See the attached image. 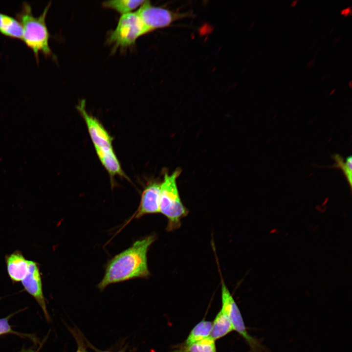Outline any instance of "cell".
Here are the masks:
<instances>
[{"mask_svg": "<svg viewBox=\"0 0 352 352\" xmlns=\"http://www.w3.org/2000/svg\"><path fill=\"white\" fill-rule=\"evenodd\" d=\"M156 239L151 234L138 240L128 248L115 255L107 263L104 275L98 285L103 290L110 285L150 275L147 253Z\"/></svg>", "mask_w": 352, "mask_h": 352, "instance_id": "6da1fadb", "label": "cell"}, {"mask_svg": "<svg viewBox=\"0 0 352 352\" xmlns=\"http://www.w3.org/2000/svg\"><path fill=\"white\" fill-rule=\"evenodd\" d=\"M51 5L49 2L42 13L35 17L30 4L23 1L21 10L16 14L23 29L22 41L33 51L37 63H39V53H42L46 57L53 56L49 45L50 34L47 29L45 19Z\"/></svg>", "mask_w": 352, "mask_h": 352, "instance_id": "7a4b0ae2", "label": "cell"}, {"mask_svg": "<svg viewBox=\"0 0 352 352\" xmlns=\"http://www.w3.org/2000/svg\"><path fill=\"white\" fill-rule=\"evenodd\" d=\"M181 173L180 168H176L171 174L165 172L160 182L159 213L167 219L166 229L168 232L178 229L181 220L189 214L188 209L181 200L177 184Z\"/></svg>", "mask_w": 352, "mask_h": 352, "instance_id": "3957f363", "label": "cell"}, {"mask_svg": "<svg viewBox=\"0 0 352 352\" xmlns=\"http://www.w3.org/2000/svg\"><path fill=\"white\" fill-rule=\"evenodd\" d=\"M148 33L137 13L131 12L121 16L115 29L110 32L107 42L112 45L114 52L118 48L133 46L138 38Z\"/></svg>", "mask_w": 352, "mask_h": 352, "instance_id": "277c9868", "label": "cell"}, {"mask_svg": "<svg viewBox=\"0 0 352 352\" xmlns=\"http://www.w3.org/2000/svg\"><path fill=\"white\" fill-rule=\"evenodd\" d=\"M220 274L221 280V308L228 314L233 330L236 331L245 339L250 347V352H266V349L261 342L251 336L247 332L240 309L226 286L220 272Z\"/></svg>", "mask_w": 352, "mask_h": 352, "instance_id": "5b68a950", "label": "cell"}, {"mask_svg": "<svg viewBox=\"0 0 352 352\" xmlns=\"http://www.w3.org/2000/svg\"><path fill=\"white\" fill-rule=\"evenodd\" d=\"M136 12L149 32L167 27L176 20L188 15V13L176 12L165 8L152 5L148 0H145Z\"/></svg>", "mask_w": 352, "mask_h": 352, "instance_id": "8992f818", "label": "cell"}, {"mask_svg": "<svg viewBox=\"0 0 352 352\" xmlns=\"http://www.w3.org/2000/svg\"><path fill=\"white\" fill-rule=\"evenodd\" d=\"M76 109L86 123L95 152L114 150L112 146L113 138L101 122L87 111L84 99L79 101Z\"/></svg>", "mask_w": 352, "mask_h": 352, "instance_id": "52a82bcc", "label": "cell"}, {"mask_svg": "<svg viewBox=\"0 0 352 352\" xmlns=\"http://www.w3.org/2000/svg\"><path fill=\"white\" fill-rule=\"evenodd\" d=\"M160 182L158 180H149L141 195L138 207L134 214V219L152 214L159 213Z\"/></svg>", "mask_w": 352, "mask_h": 352, "instance_id": "ba28073f", "label": "cell"}, {"mask_svg": "<svg viewBox=\"0 0 352 352\" xmlns=\"http://www.w3.org/2000/svg\"><path fill=\"white\" fill-rule=\"evenodd\" d=\"M21 282L24 289L36 300L45 317L49 320V317L43 292L39 266L36 262L29 261L28 271Z\"/></svg>", "mask_w": 352, "mask_h": 352, "instance_id": "9c48e42d", "label": "cell"}, {"mask_svg": "<svg viewBox=\"0 0 352 352\" xmlns=\"http://www.w3.org/2000/svg\"><path fill=\"white\" fill-rule=\"evenodd\" d=\"M8 274L13 282H21L27 274L29 261L17 250L5 257Z\"/></svg>", "mask_w": 352, "mask_h": 352, "instance_id": "30bf717a", "label": "cell"}, {"mask_svg": "<svg viewBox=\"0 0 352 352\" xmlns=\"http://www.w3.org/2000/svg\"><path fill=\"white\" fill-rule=\"evenodd\" d=\"M95 152L101 164L110 176V184L112 186H114L115 176H119L130 180L123 170L114 150Z\"/></svg>", "mask_w": 352, "mask_h": 352, "instance_id": "8fae6325", "label": "cell"}, {"mask_svg": "<svg viewBox=\"0 0 352 352\" xmlns=\"http://www.w3.org/2000/svg\"><path fill=\"white\" fill-rule=\"evenodd\" d=\"M0 33L15 39L22 40L23 29L18 20L0 13Z\"/></svg>", "mask_w": 352, "mask_h": 352, "instance_id": "7c38bea8", "label": "cell"}, {"mask_svg": "<svg viewBox=\"0 0 352 352\" xmlns=\"http://www.w3.org/2000/svg\"><path fill=\"white\" fill-rule=\"evenodd\" d=\"M233 330L228 314L223 308H221L212 323L209 337L215 341L225 336Z\"/></svg>", "mask_w": 352, "mask_h": 352, "instance_id": "4fadbf2b", "label": "cell"}, {"mask_svg": "<svg viewBox=\"0 0 352 352\" xmlns=\"http://www.w3.org/2000/svg\"><path fill=\"white\" fill-rule=\"evenodd\" d=\"M212 326V322L202 320L197 324L192 330L186 339L182 348L199 341L209 336Z\"/></svg>", "mask_w": 352, "mask_h": 352, "instance_id": "5bb4252c", "label": "cell"}, {"mask_svg": "<svg viewBox=\"0 0 352 352\" xmlns=\"http://www.w3.org/2000/svg\"><path fill=\"white\" fill-rule=\"evenodd\" d=\"M145 1L143 0H112L104 1L102 6L105 8L113 9L122 15L131 13Z\"/></svg>", "mask_w": 352, "mask_h": 352, "instance_id": "9a60e30c", "label": "cell"}, {"mask_svg": "<svg viewBox=\"0 0 352 352\" xmlns=\"http://www.w3.org/2000/svg\"><path fill=\"white\" fill-rule=\"evenodd\" d=\"M335 164L329 167L339 168L343 172L344 176L350 185L351 190L352 186V156L350 155L344 160L343 157L339 154H335L332 155Z\"/></svg>", "mask_w": 352, "mask_h": 352, "instance_id": "2e32d148", "label": "cell"}, {"mask_svg": "<svg viewBox=\"0 0 352 352\" xmlns=\"http://www.w3.org/2000/svg\"><path fill=\"white\" fill-rule=\"evenodd\" d=\"M177 352H216L215 341L209 336Z\"/></svg>", "mask_w": 352, "mask_h": 352, "instance_id": "e0dca14e", "label": "cell"}, {"mask_svg": "<svg viewBox=\"0 0 352 352\" xmlns=\"http://www.w3.org/2000/svg\"><path fill=\"white\" fill-rule=\"evenodd\" d=\"M9 316L0 319V335L12 333L20 335L14 331L9 323Z\"/></svg>", "mask_w": 352, "mask_h": 352, "instance_id": "ac0fdd59", "label": "cell"}, {"mask_svg": "<svg viewBox=\"0 0 352 352\" xmlns=\"http://www.w3.org/2000/svg\"><path fill=\"white\" fill-rule=\"evenodd\" d=\"M74 336H75L77 343V350L76 352H88L87 348L85 347L83 340L80 337V336L74 331L73 332Z\"/></svg>", "mask_w": 352, "mask_h": 352, "instance_id": "d6986e66", "label": "cell"}, {"mask_svg": "<svg viewBox=\"0 0 352 352\" xmlns=\"http://www.w3.org/2000/svg\"><path fill=\"white\" fill-rule=\"evenodd\" d=\"M41 348V346L39 348H38L37 350H35L32 348L26 349L23 347L20 350L19 352H39Z\"/></svg>", "mask_w": 352, "mask_h": 352, "instance_id": "ffe728a7", "label": "cell"}, {"mask_svg": "<svg viewBox=\"0 0 352 352\" xmlns=\"http://www.w3.org/2000/svg\"><path fill=\"white\" fill-rule=\"evenodd\" d=\"M111 352L103 351V352ZM122 352L120 351V352Z\"/></svg>", "mask_w": 352, "mask_h": 352, "instance_id": "44dd1931", "label": "cell"}, {"mask_svg": "<svg viewBox=\"0 0 352 352\" xmlns=\"http://www.w3.org/2000/svg\"><path fill=\"white\" fill-rule=\"evenodd\" d=\"M151 352H155L153 350H151Z\"/></svg>", "mask_w": 352, "mask_h": 352, "instance_id": "7402d4cb", "label": "cell"}]
</instances>
